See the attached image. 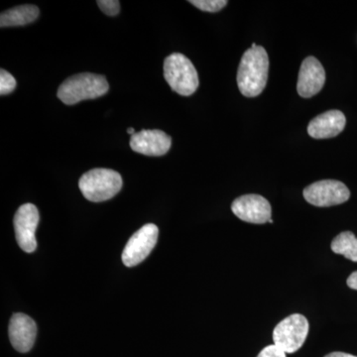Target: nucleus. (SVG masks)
<instances>
[{
    "instance_id": "1",
    "label": "nucleus",
    "mask_w": 357,
    "mask_h": 357,
    "mask_svg": "<svg viewBox=\"0 0 357 357\" xmlns=\"http://www.w3.org/2000/svg\"><path fill=\"white\" fill-rule=\"evenodd\" d=\"M269 70V58L261 46L249 48L243 54L237 70V84L241 95L255 98L264 91Z\"/></svg>"
},
{
    "instance_id": "2",
    "label": "nucleus",
    "mask_w": 357,
    "mask_h": 357,
    "mask_svg": "<svg viewBox=\"0 0 357 357\" xmlns=\"http://www.w3.org/2000/svg\"><path fill=\"white\" fill-rule=\"evenodd\" d=\"M109 89V83L105 77L84 73L66 79L58 89V98L65 105H73L105 96Z\"/></svg>"
},
{
    "instance_id": "3",
    "label": "nucleus",
    "mask_w": 357,
    "mask_h": 357,
    "mask_svg": "<svg viewBox=\"0 0 357 357\" xmlns=\"http://www.w3.org/2000/svg\"><path fill=\"white\" fill-rule=\"evenodd\" d=\"M121 174L110 169H93L79 178V188L84 198L93 203L107 201L121 192Z\"/></svg>"
},
{
    "instance_id": "4",
    "label": "nucleus",
    "mask_w": 357,
    "mask_h": 357,
    "mask_svg": "<svg viewBox=\"0 0 357 357\" xmlns=\"http://www.w3.org/2000/svg\"><path fill=\"white\" fill-rule=\"evenodd\" d=\"M164 77L171 89L181 96H191L199 86L198 72L183 54L174 53L166 58Z\"/></svg>"
},
{
    "instance_id": "5",
    "label": "nucleus",
    "mask_w": 357,
    "mask_h": 357,
    "mask_svg": "<svg viewBox=\"0 0 357 357\" xmlns=\"http://www.w3.org/2000/svg\"><path fill=\"white\" fill-rule=\"evenodd\" d=\"M309 321L303 314H294L281 321L273 331V342L285 354H295L306 342Z\"/></svg>"
},
{
    "instance_id": "6",
    "label": "nucleus",
    "mask_w": 357,
    "mask_h": 357,
    "mask_svg": "<svg viewBox=\"0 0 357 357\" xmlns=\"http://www.w3.org/2000/svg\"><path fill=\"white\" fill-rule=\"evenodd\" d=\"M159 229L153 223H148L129 238L122 252V262L126 266L134 267L144 261L151 253L157 241Z\"/></svg>"
},
{
    "instance_id": "7",
    "label": "nucleus",
    "mask_w": 357,
    "mask_h": 357,
    "mask_svg": "<svg viewBox=\"0 0 357 357\" xmlns=\"http://www.w3.org/2000/svg\"><path fill=\"white\" fill-rule=\"evenodd\" d=\"M304 198L307 203L319 208L337 206L351 198V192L342 182L323 180L307 185L304 190Z\"/></svg>"
},
{
    "instance_id": "8",
    "label": "nucleus",
    "mask_w": 357,
    "mask_h": 357,
    "mask_svg": "<svg viewBox=\"0 0 357 357\" xmlns=\"http://www.w3.org/2000/svg\"><path fill=\"white\" fill-rule=\"evenodd\" d=\"M38 208L32 204H25L16 211L14 230L16 241L23 251L32 253L36 250V229L39 223Z\"/></svg>"
},
{
    "instance_id": "9",
    "label": "nucleus",
    "mask_w": 357,
    "mask_h": 357,
    "mask_svg": "<svg viewBox=\"0 0 357 357\" xmlns=\"http://www.w3.org/2000/svg\"><path fill=\"white\" fill-rule=\"evenodd\" d=\"M231 211L239 220L255 225H263L272 220L271 204L259 195H244L234 199Z\"/></svg>"
},
{
    "instance_id": "10",
    "label": "nucleus",
    "mask_w": 357,
    "mask_h": 357,
    "mask_svg": "<svg viewBox=\"0 0 357 357\" xmlns=\"http://www.w3.org/2000/svg\"><path fill=\"white\" fill-rule=\"evenodd\" d=\"M326 83V72L318 59L307 57L301 65L297 91L299 96L310 98L321 91Z\"/></svg>"
},
{
    "instance_id": "11",
    "label": "nucleus",
    "mask_w": 357,
    "mask_h": 357,
    "mask_svg": "<svg viewBox=\"0 0 357 357\" xmlns=\"http://www.w3.org/2000/svg\"><path fill=\"white\" fill-rule=\"evenodd\" d=\"M172 139L164 131L141 130L131 136L130 147L146 156H163L170 150Z\"/></svg>"
},
{
    "instance_id": "12",
    "label": "nucleus",
    "mask_w": 357,
    "mask_h": 357,
    "mask_svg": "<svg viewBox=\"0 0 357 357\" xmlns=\"http://www.w3.org/2000/svg\"><path fill=\"white\" fill-rule=\"evenodd\" d=\"M9 340L16 351L21 354L31 351L37 335L36 323L27 314H14L9 323Z\"/></svg>"
},
{
    "instance_id": "13",
    "label": "nucleus",
    "mask_w": 357,
    "mask_h": 357,
    "mask_svg": "<svg viewBox=\"0 0 357 357\" xmlns=\"http://www.w3.org/2000/svg\"><path fill=\"white\" fill-rule=\"evenodd\" d=\"M345 123L347 119L340 110H328L310 122L307 133L314 139L335 137L342 132Z\"/></svg>"
},
{
    "instance_id": "14",
    "label": "nucleus",
    "mask_w": 357,
    "mask_h": 357,
    "mask_svg": "<svg viewBox=\"0 0 357 357\" xmlns=\"http://www.w3.org/2000/svg\"><path fill=\"white\" fill-rule=\"evenodd\" d=\"M39 8L35 6H21L4 11L0 15V26H23L34 22L38 18Z\"/></svg>"
},
{
    "instance_id": "15",
    "label": "nucleus",
    "mask_w": 357,
    "mask_h": 357,
    "mask_svg": "<svg viewBox=\"0 0 357 357\" xmlns=\"http://www.w3.org/2000/svg\"><path fill=\"white\" fill-rule=\"evenodd\" d=\"M332 250L337 255H344L347 259L357 262V237L351 231L342 232L333 239Z\"/></svg>"
},
{
    "instance_id": "16",
    "label": "nucleus",
    "mask_w": 357,
    "mask_h": 357,
    "mask_svg": "<svg viewBox=\"0 0 357 357\" xmlns=\"http://www.w3.org/2000/svg\"><path fill=\"white\" fill-rule=\"evenodd\" d=\"M189 2L197 8L206 13H218L229 3L225 0H191Z\"/></svg>"
},
{
    "instance_id": "17",
    "label": "nucleus",
    "mask_w": 357,
    "mask_h": 357,
    "mask_svg": "<svg viewBox=\"0 0 357 357\" xmlns=\"http://www.w3.org/2000/svg\"><path fill=\"white\" fill-rule=\"evenodd\" d=\"M16 88V81L13 75L7 70H0V95L6 96L13 93Z\"/></svg>"
},
{
    "instance_id": "18",
    "label": "nucleus",
    "mask_w": 357,
    "mask_h": 357,
    "mask_svg": "<svg viewBox=\"0 0 357 357\" xmlns=\"http://www.w3.org/2000/svg\"><path fill=\"white\" fill-rule=\"evenodd\" d=\"M98 6L103 13L109 16L117 15L121 10V2L119 0H100Z\"/></svg>"
},
{
    "instance_id": "19",
    "label": "nucleus",
    "mask_w": 357,
    "mask_h": 357,
    "mask_svg": "<svg viewBox=\"0 0 357 357\" xmlns=\"http://www.w3.org/2000/svg\"><path fill=\"white\" fill-rule=\"evenodd\" d=\"M257 357H287L285 352L275 344L264 347Z\"/></svg>"
},
{
    "instance_id": "20",
    "label": "nucleus",
    "mask_w": 357,
    "mask_h": 357,
    "mask_svg": "<svg viewBox=\"0 0 357 357\" xmlns=\"http://www.w3.org/2000/svg\"><path fill=\"white\" fill-rule=\"evenodd\" d=\"M347 283V286L352 289V290L357 291V271L354 272V273H352L351 276L349 277Z\"/></svg>"
},
{
    "instance_id": "21",
    "label": "nucleus",
    "mask_w": 357,
    "mask_h": 357,
    "mask_svg": "<svg viewBox=\"0 0 357 357\" xmlns=\"http://www.w3.org/2000/svg\"><path fill=\"white\" fill-rule=\"evenodd\" d=\"M325 357H357L351 356V354H344V352H332V354H328Z\"/></svg>"
},
{
    "instance_id": "22",
    "label": "nucleus",
    "mask_w": 357,
    "mask_h": 357,
    "mask_svg": "<svg viewBox=\"0 0 357 357\" xmlns=\"http://www.w3.org/2000/svg\"><path fill=\"white\" fill-rule=\"evenodd\" d=\"M128 133L130 134L131 136H133L134 134H135L136 132H135V130H134V128H130L128 129Z\"/></svg>"
}]
</instances>
